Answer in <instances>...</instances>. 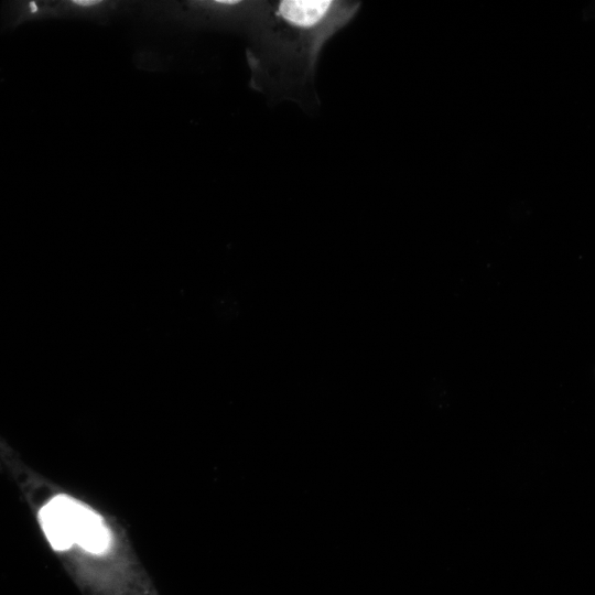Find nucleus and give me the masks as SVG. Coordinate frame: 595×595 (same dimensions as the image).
I'll use <instances>...</instances> for the list:
<instances>
[{
  "mask_svg": "<svg viewBox=\"0 0 595 595\" xmlns=\"http://www.w3.org/2000/svg\"><path fill=\"white\" fill-rule=\"evenodd\" d=\"M359 1L275 0L249 32L250 86L270 102L316 110L318 60L325 45L356 17Z\"/></svg>",
  "mask_w": 595,
  "mask_h": 595,
  "instance_id": "f257e3e1",
  "label": "nucleus"
},
{
  "mask_svg": "<svg viewBox=\"0 0 595 595\" xmlns=\"http://www.w3.org/2000/svg\"><path fill=\"white\" fill-rule=\"evenodd\" d=\"M53 500L60 510L65 532L72 543L95 554L108 549L110 533L96 512L65 495H58Z\"/></svg>",
  "mask_w": 595,
  "mask_h": 595,
  "instance_id": "f03ea898",
  "label": "nucleus"
},
{
  "mask_svg": "<svg viewBox=\"0 0 595 595\" xmlns=\"http://www.w3.org/2000/svg\"><path fill=\"white\" fill-rule=\"evenodd\" d=\"M267 1H197L191 2L193 20L206 26L249 32L264 12Z\"/></svg>",
  "mask_w": 595,
  "mask_h": 595,
  "instance_id": "7ed1b4c3",
  "label": "nucleus"
}]
</instances>
